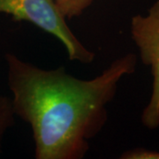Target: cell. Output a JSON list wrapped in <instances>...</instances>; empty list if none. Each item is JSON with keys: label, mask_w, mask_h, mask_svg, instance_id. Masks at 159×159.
<instances>
[{"label": "cell", "mask_w": 159, "mask_h": 159, "mask_svg": "<svg viewBox=\"0 0 159 159\" xmlns=\"http://www.w3.org/2000/svg\"><path fill=\"white\" fill-rule=\"evenodd\" d=\"M14 21H27L56 37L65 47L68 58L90 65L96 54L78 39L67 24L55 0H0V15Z\"/></svg>", "instance_id": "cell-2"}, {"label": "cell", "mask_w": 159, "mask_h": 159, "mask_svg": "<svg viewBox=\"0 0 159 159\" xmlns=\"http://www.w3.org/2000/svg\"><path fill=\"white\" fill-rule=\"evenodd\" d=\"M62 14L66 20L80 16L90 7L94 0H55Z\"/></svg>", "instance_id": "cell-5"}, {"label": "cell", "mask_w": 159, "mask_h": 159, "mask_svg": "<svg viewBox=\"0 0 159 159\" xmlns=\"http://www.w3.org/2000/svg\"><path fill=\"white\" fill-rule=\"evenodd\" d=\"M15 117L11 98L0 93V155L4 137L15 124Z\"/></svg>", "instance_id": "cell-4"}, {"label": "cell", "mask_w": 159, "mask_h": 159, "mask_svg": "<svg viewBox=\"0 0 159 159\" xmlns=\"http://www.w3.org/2000/svg\"><path fill=\"white\" fill-rule=\"evenodd\" d=\"M130 33L142 64L149 66L153 78L151 95L141 120L146 128L156 130L159 127V0L149 7L146 15L132 17Z\"/></svg>", "instance_id": "cell-3"}, {"label": "cell", "mask_w": 159, "mask_h": 159, "mask_svg": "<svg viewBox=\"0 0 159 159\" xmlns=\"http://www.w3.org/2000/svg\"><path fill=\"white\" fill-rule=\"evenodd\" d=\"M15 116L32 130L36 159H82L108 120L107 106L120 80L136 70L137 57H118L89 80L63 66L43 69L13 53L5 55Z\"/></svg>", "instance_id": "cell-1"}, {"label": "cell", "mask_w": 159, "mask_h": 159, "mask_svg": "<svg viewBox=\"0 0 159 159\" xmlns=\"http://www.w3.org/2000/svg\"><path fill=\"white\" fill-rule=\"evenodd\" d=\"M121 159H159V151L145 148L128 149L119 157Z\"/></svg>", "instance_id": "cell-6"}]
</instances>
